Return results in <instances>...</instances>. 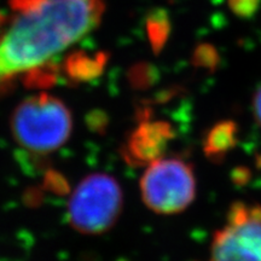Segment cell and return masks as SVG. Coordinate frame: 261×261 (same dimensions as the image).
Masks as SVG:
<instances>
[{
	"mask_svg": "<svg viewBox=\"0 0 261 261\" xmlns=\"http://www.w3.org/2000/svg\"><path fill=\"white\" fill-rule=\"evenodd\" d=\"M12 15L0 31V93L12 79L50 63L96 29L103 0H9Z\"/></svg>",
	"mask_w": 261,
	"mask_h": 261,
	"instance_id": "cell-1",
	"label": "cell"
},
{
	"mask_svg": "<svg viewBox=\"0 0 261 261\" xmlns=\"http://www.w3.org/2000/svg\"><path fill=\"white\" fill-rule=\"evenodd\" d=\"M15 142L32 154L56 151L70 138L73 115L58 98L41 92L22 100L10 117Z\"/></svg>",
	"mask_w": 261,
	"mask_h": 261,
	"instance_id": "cell-2",
	"label": "cell"
},
{
	"mask_svg": "<svg viewBox=\"0 0 261 261\" xmlns=\"http://www.w3.org/2000/svg\"><path fill=\"white\" fill-rule=\"evenodd\" d=\"M122 208L123 192L117 179L108 173H92L71 192L68 221L80 233L102 234L116 224Z\"/></svg>",
	"mask_w": 261,
	"mask_h": 261,
	"instance_id": "cell-3",
	"label": "cell"
},
{
	"mask_svg": "<svg viewBox=\"0 0 261 261\" xmlns=\"http://www.w3.org/2000/svg\"><path fill=\"white\" fill-rule=\"evenodd\" d=\"M139 188L150 211L172 215L184 212L195 201L197 182L190 162L180 158H162L146 167Z\"/></svg>",
	"mask_w": 261,
	"mask_h": 261,
	"instance_id": "cell-4",
	"label": "cell"
},
{
	"mask_svg": "<svg viewBox=\"0 0 261 261\" xmlns=\"http://www.w3.org/2000/svg\"><path fill=\"white\" fill-rule=\"evenodd\" d=\"M210 261H261V205L231 204L212 240Z\"/></svg>",
	"mask_w": 261,
	"mask_h": 261,
	"instance_id": "cell-5",
	"label": "cell"
},
{
	"mask_svg": "<svg viewBox=\"0 0 261 261\" xmlns=\"http://www.w3.org/2000/svg\"><path fill=\"white\" fill-rule=\"evenodd\" d=\"M174 137L175 130L171 122L152 120L145 109L138 125L126 137L120 154L130 167H148L163 158Z\"/></svg>",
	"mask_w": 261,
	"mask_h": 261,
	"instance_id": "cell-6",
	"label": "cell"
},
{
	"mask_svg": "<svg viewBox=\"0 0 261 261\" xmlns=\"http://www.w3.org/2000/svg\"><path fill=\"white\" fill-rule=\"evenodd\" d=\"M238 126L232 120H223L211 127L203 139V152L212 162L219 163L237 144Z\"/></svg>",
	"mask_w": 261,
	"mask_h": 261,
	"instance_id": "cell-7",
	"label": "cell"
},
{
	"mask_svg": "<svg viewBox=\"0 0 261 261\" xmlns=\"http://www.w3.org/2000/svg\"><path fill=\"white\" fill-rule=\"evenodd\" d=\"M107 62L106 52L90 55L84 51H76L67 57L62 69L65 76L74 83H86L97 79L103 73Z\"/></svg>",
	"mask_w": 261,
	"mask_h": 261,
	"instance_id": "cell-8",
	"label": "cell"
},
{
	"mask_svg": "<svg viewBox=\"0 0 261 261\" xmlns=\"http://www.w3.org/2000/svg\"><path fill=\"white\" fill-rule=\"evenodd\" d=\"M171 22L165 10H155L146 18V33L155 54H159L167 41Z\"/></svg>",
	"mask_w": 261,
	"mask_h": 261,
	"instance_id": "cell-9",
	"label": "cell"
},
{
	"mask_svg": "<svg viewBox=\"0 0 261 261\" xmlns=\"http://www.w3.org/2000/svg\"><path fill=\"white\" fill-rule=\"evenodd\" d=\"M23 75L24 86L28 89H46L56 84L58 77V68L55 64L46 63L41 67L27 71Z\"/></svg>",
	"mask_w": 261,
	"mask_h": 261,
	"instance_id": "cell-10",
	"label": "cell"
},
{
	"mask_svg": "<svg viewBox=\"0 0 261 261\" xmlns=\"http://www.w3.org/2000/svg\"><path fill=\"white\" fill-rule=\"evenodd\" d=\"M128 83L136 90H146L156 83L159 75L154 65L138 63L128 70Z\"/></svg>",
	"mask_w": 261,
	"mask_h": 261,
	"instance_id": "cell-11",
	"label": "cell"
},
{
	"mask_svg": "<svg viewBox=\"0 0 261 261\" xmlns=\"http://www.w3.org/2000/svg\"><path fill=\"white\" fill-rule=\"evenodd\" d=\"M219 63V52L213 45L204 42V44H200L198 46H196L194 55H192V64L196 68H202V69L213 71L217 69Z\"/></svg>",
	"mask_w": 261,
	"mask_h": 261,
	"instance_id": "cell-12",
	"label": "cell"
},
{
	"mask_svg": "<svg viewBox=\"0 0 261 261\" xmlns=\"http://www.w3.org/2000/svg\"><path fill=\"white\" fill-rule=\"evenodd\" d=\"M42 187L46 191L58 196H65L70 192L69 182L67 178L57 171H48L45 174Z\"/></svg>",
	"mask_w": 261,
	"mask_h": 261,
	"instance_id": "cell-13",
	"label": "cell"
},
{
	"mask_svg": "<svg viewBox=\"0 0 261 261\" xmlns=\"http://www.w3.org/2000/svg\"><path fill=\"white\" fill-rule=\"evenodd\" d=\"M228 8L241 18H250L256 14L261 0H227Z\"/></svg>",
	"mask_w": 261,
	"mask_h": 261,
	"instance_id": "cell-14",
	"label": "cell"
},
{
	"mask_svg": "<svg viewBox=\"0 0 261 261\" xmlns=\"http://www.w3.org/2000/svg\"><path fill=\"white\" fill-rule=\"evenodd\" d=\"M89 120V127L92 128L94 132H103L107 128V116L106 114L99 112V110H94L87 116Z\"/></svg>",
	"mask_w": 261,
	"mask_h": 261,
	"instance_id": "cell-15",
	"label": "cell"
},
{
	"mask_svg": "<svg viewBox=\"0 0 261 261\" xmlns=\"http://www.w3.org/2000/svg\"><path fill=\"white\" fill-rule=\"evenodd\" d=\"M253 114L257 125L261 127V87L256 90L253 97Z\"/></svg>",
	"mask_w": 261,
	"mask_h": 261,
	"instance_id": "cell-16",
	"label": "cell"
},
{
	"mask_svg": "<svg viewBox=\"0 0 261 261\" xmlns=\"http://www.w3.org/2000/svg\"><path fill=\"white\" fill-rule=\"evenodd\" d=\"M25 203L29 205H38L42 201V192L39 189H29L25 192Z\"/></svg>",
	"mask_w": 261,
	"mask_h": 261,
	"instance_id": "cell-17",
	"label": "cell"
},
{
	"mask_svg": "<svg viewBox=\"0 0 261 261\" xmlns=\"http://www.w3.org/2000/svg\"><path fill=\"white\" fill-rule=\"evenodd\" d=\"M250 178V172L247 168H237L233 172V180L237 184H244Z\"/></svg>",
	"mask_w": 261,
	"mask_h": 261,
	"instance_id": "cell-18",
	"label": "cell"
},
{
	"mask_svg": "<svg viewBox=\"0 0 261 261\" xmlns=\"http://www.w3.org/2000/svg\"><path fill=\"white\" fill-rule=\"evenodd\" d=\"M256 167L261 169V154L256 158Z\"/></svg>",
	"mask_w": 261,
	"mask_h": 261,
	"instance_id": "cell-19",
	"label": "cell"
}]
</instances>
